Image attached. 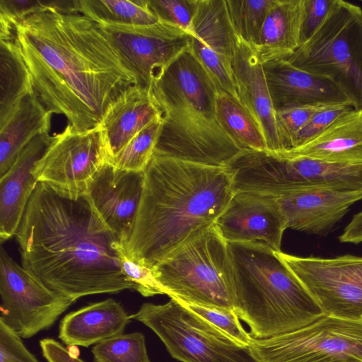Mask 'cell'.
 <instances>
[{"label":"cell","mask_w":362,"mask_h":362,"mask_svg":"<svg viewBox=\"0 0 362 362\" xmlns=\"http://www.w3.org/2000/svg\"><path fill=\"white\" fill-rule=\"evenodd\" d=\"M13 24L34 93L76 130L99 127L112 105L136 85L101 26L81 13L47 8Z\"/></svg>","instance_id":"6da1fadb"},{"label":"cell","mask_w":362,"mask_h":362,"mask_svg":"<svg viewBox=\"0 0 362 362\" xmlns=\"http://www.w3.org/2000/svg\"><path fill=\"white\" fill-rule=\"evenodd\" d=\"M15 237L23 267L73 302L135 290L122 271L120 243L85 195L69 199L38 182Z\"/></svg>","instance_id":"7a4b0ae2"},{"label":"cell","mask_w":362,"mask_h":362,"mask_svg":"<svg viewBox=\"0 0 362 362\" xmlns=\"http://www.w3.org/2000/svg\"><path fill=\"white\" fill-rule=\"evenodd\" d=\"M234 193L229 167L153 155L127 255L152 269L214 226Z\"/></svg>","instance_id":"3957f363"},{"label":"cell","mask_w":362,"mask_h":362,"mask_svg":"<svg viewBox=\"0 0 362 362\" xmlns=\"http://www.w3.org/2000/svg\"><path fill=\"white\" fill-rule=\"evenodd\" d=\"M150 90L162 122L153 155L229 167L243 151L221 126L217 88L190 46Z\"/></svg>","instance_id":"277c9868"},{"label":"cell","mask_w":362,"mask_h":362,"mask_svg":"<svg viewBox=\"0 0 362 362\" xmlns=\"http://www.w3.org/2000/svg\"><path fill=\"white\" fill-rule=\"evenodd\" d=\"M228 243L234 269V310L253 338L291 332L325 315L278 252L259 242Z\"/></svg>","instance_id":"5b68a950"},{"label":"cell","mask_w":362,"mask_h":362,"mask_svg":"<svg viewBox=\"0 0 362 362\" xmlns=\"http://www.w3.org/2000/svg\"><path fill=\"white\" fill-rule=\"evenodd\" d=\"M167 296L234 310V269L228 242L215 225L152 268Z\"/></svg>","instance_id":"8992f818"},{"label":"cell","mask_w":362,"mask_h":362,"mask_svg":"<svg viewBox=\"0 0 362 362\" xmlns=\"http://www.w3.org/2000/svg\"><path fill=\"white\" fill-rule=\"evenodd\" d=\"M234 189L273 197L310 189L362 192V164L325 162L269 151H245L231 165Z\"/></svg>","instance_id":"52a82bcc"},{"label":"cell","mask_w":362,"mask_h":362,"mask_svg":"<svg viewBox=\"0 0 362 362\" xmlns=\"http://www.w3.org/2000/svg\"><path fill=\"white\" fill-rule=\"evenodd\" d=\"M286 60L332 81L362 108V9L334 0L317 31Z\"/></svg>","instance_id":"ba28073f"},{"label":"cell","mask_w":362,"mask_h":362,"mask_svg":"<svg viewBox=\"0 0 362 362\" xmlns=\"http://www.w3.org/2000/svg\"><path fill=\"white\" fill-rule=\"evenodd\" d=\"M130 317L153 330L182 362H258L249 347L175 298L163 305L144 303Z\"/></svg>","instance_id":"9c48e42d"},{"label":"cell","mask_w":362,"mask_h":362,"mask_svg":"<svg viewBox=\"0 0 362 362\" xmlns=\"http://www.w3.org/2000/svg\"><path fill=\"white\" fill-rule=\"evenodd\" d=\"M248 347L258 362H362V320L325 315L291 332L252 337Z\"/></svg>","instance_id":"30bf717a"},{"label":"cell","mask_w":362,"mask_h":362,"mask_svg":"<svg viewBox=\"0 0 362 362\" xmlns=\"http://www.w3.org/2000/svg\"><path fill=\"white\" fill-rule=\"evenodd\" d=\"M54 138L37 161L34 175L38 182L62 196H84L98 171L108 161L100 126L78 131L67 124Z\"/></svg>","instance_id":"8fae6325"},{"label":"cell","mask_w":362,"mask_h":362,"mask_svg":"<svg viewBox=\"0 0 362 362\" xmlns=\"http://www.w3.org/2000/svg\"><path fill=\"white\" fill-rule=\"evenodd\" d=\"M0 296V320L22 338H30L51 327L74 303L45 286L17 264L2 246Z\"/></svg>","instance_id":"7c38bea8"},{"label":"cell","mask_w":362,"mask_h":362,"mask_svg":"<svg viewBox=\"0 0 362 362\" xmlns=\"http://www.w3.org/2000/svg\"><path fill=\"white\" fill-rule=\"evenodd\" d=\"M278 255L318 303L326 315L362 320V257Z\"/></svg>","instance_id":"4fadbf2b"},{"label":"cell","mask_w":362,"mask_h":362,"mask_svg":"<svg viewBox=\"0 0 362 362\" xmlns=\"http://www.w3.org/2000/svg\"><path fill=\"white\" fill-rule=\"evenodd\" d=\"M100 25L143 88H150L191 43L190 34L160 21L141 26Z\"/></svg>","instance_id":"5bb4252c"},{"label":"cell","mask_w":362,"mask_h":362,"mask_svg":"<svg viewBox=\"0 0 362 362\" xmlns=\"http://www.w3.org/2000/svg\"><path fill=\"white\" fill-rule=\"evenodd\" d=\"M144 182V171L117 168L107 162L95 174L85 194L122 245L134 227Z\"/></svg>","instance_id":"9a60e30c"},{"label":"cell","mask_w":362,"mask_h":362,"mask_svg":"<svg viewBox=\"0 0 362 362\" xmlns=\"http://www.w3.org/2000/svg\"><path fill=\"white\" fill-rule=\"evenodd\" d=\"M215 226L228 243L259 242L281 252L285 218L273 196L235 192Z\"/></svg>","instance_id":"2e32d148"},{"label":"cell","mask_w":362,"mask_h":362,"mask_svg":"<svg viewBox=\"0 0 362 362\" xmlns=\"http://www.w3.org/2000/svg\"><path fill=\"white\" fill-rule=\"evenodd\" d=\"M263 69L276 112L303 106L353 107L334 83L298 69L286 59L266 62Z\"/></svg>","instance_id":"e0dca14e"},{"label":"cell","mask_w":362,"mask_h":362,"mask_svg":"<svg viewBox=\"0 0 362 362\" xmlns=\"http://www.w3.org/2000/svg\"><path fill=\"white\" fill-rule=\"evenodd\" d=\"M238 100L261 129L268 151L280 152L275 114L263 64L253 47L238 37L232 60Z\"/></svg>","instance_id":"ac0fdd59"},{"label":"cell","mask_w":362,"mask_h":362,"mask_svg":"<svg viewBox=\"0 0 362 362\" xmlns=\"http://www.w3.org/2000/svg\"><path fill=\"white\" fill-rule=\"evenodd\" d=\"M285 218L287 228L312 234L331 229L362 199V192L310 189L274 197Z\"/></svg>","instance_id":"d6986e66"},{"label":"cell","mask_w":362,"mask_h":362,"mask_svg":"<svg viewBox=\"0 0 362 362\" xmlns=\"http://www.w3.org/2000/svg\"><path fill=\"white\" fill-rule=\"evenodd\" d=\"M53 138L49 134L35 137L23 149L6 173L0 177L1 243L16 234L30 197L38 183L34 175L35 167Z\"/></svg>","instance_id":"ffe728a7"},{"label":"cell","mask_w":362,"mask_h":362,"mask_svg":"<svg viewBox=\"0 0 362 362\" xmlns=\"http://www.w3.org/2000/svg\"><path fill=\"white\" fill-rule=\"evenodd\" d=\"M279 153L329 163L362 164V108L348 110L313 139Z\"/></svg>","instance_id":"44dd1931"},{"label":"cell","mask_w":362,"mask_h":362,"mask_svg":"<svg viewBox=\"0 0 362 362\" xmlns=\"http://www.w3.org/2000/svg\"><path fill=\"white\" fill-rule=\"evenodd\" d=\"M160 118L150 88L134 85L127 89L107 111L100 125L108 160L115 156L141 130Z\"/></svg>","instance_id":"7402d4cb"},{"label":"cell","mask_w":362,"mask_h":362,"mask_svg":"<svg viewBox=\"0 0 362 362\" xmlns=\"http://www.w3.org/2000/svg\"><path fill=\"white\" fill-rule=\"evenodd\" d=\"M131 320L119 303L107 298L65 315L58 337L66 345L88 347L122 334Z\"/></svg>","instance_id":"603a6c76"},{"label":"cell","mask_w":362,"mask_h":362,"mask_svg":"<svg viewBox=\"0 0 362 362\" xmlns=\"http://www.w3.org/2000/svg\"><path fill=\"white\" fill-rule=\"evenodd\" d=\"M303 7V0H274L252 46L262 64L287 59L300 46Z\"/></svg>","instance_id":"cb8c5ba5"},{"label":"cell","mask_w":362,"mask_h":362,"mask_svg":"<svg viewBox=\"0 0 362 362\" xmlns=\"http://www.w3.org/2000/svg\"><path fill=\"white\" fill-rule=\"evenodd\" d=\"M51 117L52 113L33 93L25 96L8 120L0 126V177L35 137L49 134Z\"/></svg>","instance_id":"d4e9b609"},{"label":"cell","mask_w":362,"mask_h":362,"mask_svg":"<svg viewBox=\"0 0 362 362\" xmlns=\"http://www.w3.org/2000/svg\"><path fill=\"white\" fill-rule=\"evenodd\" d=\"M33 93L31 76L16 37L0 40V126L23 99Z\"/></svg>","instance_id":"484cf974"},{"label":"cell","mask_w":362,"mask_h":362,"mask_svg":"<svg viewBox=\"0 0 362 362\" xmlns=\"http://www.w3.org/2000/svg\"><path fill=\"white\" fill-rule=\"evenodd\" d=\"M192 28V36L232 62L238 37L226 0H197Z\"/></svg>","instance_id":"4316f807"},{"label":"cell","mask_w":362,"mask_h":362,"mask_svg":"<svg viewBox=\"0 0 362 362\" xmlns=\"http://www.w3.org/2000/svg\"><path fill=\"white\" fill-rule=\"evenodd\" d=\"M216 109L221 126L243 151H268L261 129L237 98L217 89Z\"/></svg>","instance_id":"83f0119b"},{"label":"cell","mask_w":362,"mask_h":362,"mask_svg":"<svg viewBox=\"0 0 362 362\" xmlns=\"http://www.w3.org/2000/svg\"><path fill=\"white\" fill-rule=\"evenodd\" d=\"M79 12L100 25L141 26L158 21L148 0H79Z\"/></svg>","instance_id":"f1b7e54d"},{"label":"cell","mask_w":362,"mask_h":362,"mask_svg":"<svg viewBox=\"0 0 362 362\" xmlns=\"http://www.w3.org/2000/svg\"><path fill=\"white\" fill-rule=\"evenodd\" d=\"M160 118L157 119L141 130L108 163L126 170L145 171L151 160L161 129Z\"/></svg>","instance_id":"f546056e"},{"label":"cell","mask_w":362,"mask_h":362,"mask_svg":"<svg viewBox=\"0 0 362 362\" xmlns=\"http://www.w3.org/2000/svg\"><path fill=\"white\" fill-rule=\"evenodd\" d=\"M229 17L238 37L255 46L274 0H226Z\"/></svg>","instance_id":"4dcf8cb0"},{"label":"cell","mask_w":362,"mask_h":362,"mask_svg":"<svg viewBox=\"0 0 362 362\" xmlns=\"http://www.w3.org/2000/svg\"><path fill=\"white\" fill-rule=\"evenodd\" d=\"M95 362H151L141 332L120 334L92 348Z\"/></svg>","instance_id":"1f68e13d"},{"label":"cell","mask_w":362,"mask_h":362,"mask_svg":"<svg viewBox=\"0 0 362 362\" xmlns=\"http://www.w3.org/2000/svg\"><path fill=\"white\" fill-rule=\"evenodd\" d=\"M190 48L217 89H221L238 99L232 70V62L214 51L195 36H191Z\"/></svg>","instance_id":"d6a6232c"},{"label":"cell","mask_w":362,"mask_h":362,"mask_svg":"<svg viewBox=\"0 0 362 362\" xmlns=\"http://www.w3.org/2000/svg\"><path fill=\"white\" fill-rule=\"evenodd\" d=\"M180 302L242 345L248 347L250 344L252 337L243 329L234 310Z\"/></svg>","instance_id":"836d02e7"},{"label":"cell","mask_w":362,"mask_h":362,"mask_svg":"<svg viewBox=\"0 0 362 362\" xmlns=\"http://www.w3.org/2000/svg\"><path fill=\"white\" fill-rule=\"evenodd\" d=\"M324 107L303 106L276 112L280 152L288 151L293 147L295 138L299 131L316 112Z\"/></svg>","instance_id":"e575fe53"},{"label":"cell","mask_w":362,"mask_h":362,"mask_svg":"<svg viewBox=\"0 0 362 362\" xmlns=\"http://www.w3.org/2000/svg\"><path fill=\"white\" fill-rule=\"evenodd\" d=\"M197 0H148L158 21L182 29L192 35V22Z\"/></svg>","instance_id":"d590c367"},{"label":"cell","mask_w":362,"mask_h":362,"mask_svg":"<svg viewBox=\"0 0 362 362\" xmlns=\"http://www.w3.org/2000/svg\"><path fill=\"white\" fill-rule=\"evenodd\" d=\"M119 256L122 273L135 285V290L144 297L165 294V289L156 279L152 269L130 259L124 247L119 246Z\"/></svg>","instance_id":"8d00e7d4"},{"label":"cell","mask_w":362,"mask_h":362,"mask_svg":"<svg viewBox=\"0 0 362 362\" xmlns=\"http://www.w3.org/2000/svg\"><path fill=\"white\" fill-rule=\"evenodd\" d=\"M352 107H354L351 105H329L325 106L316 112L297 134L292 148L313 139L325 131L338 117Z\"/></svg>","instance_id":"74e56055"},{"label":"cell","mask_w":362,"mask_h":362,"mask_svg":"<svg viewBox=\"0 0 362 362\" xmlns=\"http://www.w3.org/2000/svg\"><path fill=\"white\" fill-rule=\"evenodd\" d=\"M334 0H303L300 28V45L319 28L329 13Z\"/></svg>","instance_id":"f35d334b"},{"label":"cell","mask_w":362,"mask_h":362,"mask_svg":"<svg viewBox=\"0 0 362 362\" xmlns=\"http://www.w3.org/2000/svg\"><path fill=\"white\" fill-rule=\"evenodd\" d=\"M21 338L0 320V362H39Z\"/></svg>","instance_id":"ab89813d"},{"label":"cell","mask_w":362,"mask_h":362,"mask_svg":"<svg viewBox=\"0 0 362 362\" xmlns=\"http://www.w3.org/2000/svg\"><path fill=\"white\" fill-rule=\"evenodd\" d=\"M49 1L0 0V18L14 22L48 7Z\"/></svg>","instance_id":"60d3db41"},{"label":"cell","mask_w":362,"mask_h":362,"mask_svg":"<svg viewBox=\"0 0 362 362\" xmlns=\"http://www.w3.org/2000/svg\"><path fill=\"white\" fill-rule=\"evenodd\" d=\"M40 346L47 362H85L53 339H42Z\"/></svg>","instance_id":"b9f144b4"},{"label":"cell","mask_w":362,"mask_h":362,"mask_svg":"<svg viewBox=\"0 0 362 362\" xmlns=\"http://www.w3.org/2000/svg\"><path fill=\"white\" fill-rule=\"evenodd\" d=\"M339 240L341 243L358 244L362 243V211L356 214L344 231Z\"/></svg>","instance_id":"7bdbcfd3"}]
</instances>
